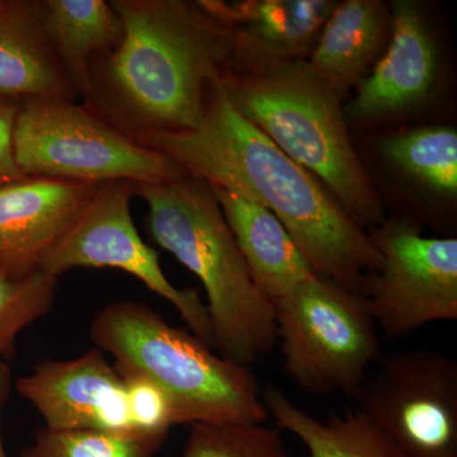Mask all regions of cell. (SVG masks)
<instances>
[{"label": "cell", "instance_id": "44dd1931", "mask_svg": "<svg viewBox=\"0 0 457 457\" xmlns=\"http://www.w3.org/2000/svg\"><path fill=\"white\" fill-rule=\"evenodd\" d=\"M164 441L137 433L45 427L22 457H154Z\"/></svg>", "mask_w": 457, "mask_h": 457}, {"label": "cell", "instance_id": "277c9868", "mask_svg": "<svg viewBox=\"0 0 457 457\" xmlns=\"http://www.w3.org/2000/svg\"><path fill=\"white\" fill-rule=\"evenodd\" d=\"M221 84L237 110L317 177L352 220L365 230L386 220L380 196L352 144L342 98L308 60L258 73L227 71Z\"/></svg>", "mask_w": 457, "mask_h": 457}, {"label": "cell", "instance_id": "9a60e30c", "mask_svg": "<svg viewBox=\"0 0 457 457\" xmlns=\"http://www.w3.org/2000/svg\"><path fill=\"white\" fill-rule=\"evenodd\" d=\"M0 96L21 101L79 97L47 37L45 0H0Z\"/></svg>", "mask_w": 457, "mask_h": 457}, {"label": "cell", "instance_id": "ffe728a7", "mask_svg": "<svg viewBox=\"0 0 457 457\" xmlns=\"http://www.w3.org/2000/svg\"><path fill=\"white\" fill-rule=\"evenodd\" d=\"M380 150L400 170L420 185L446 196L457 192V132L449 126H429L399 132Z\"/></svg>", "mask_w": 457, "mask_h": 457}, {"label": "cell", "instance_id": "8992f818", "mask_svg": "<svg viewBox=\"0 0 457 457\" xmlns=\"http://www.w3.org/2000/svg\"><path fill=\"white\" fill-rule=\"evenodd\" d=\"M273 308L286 374L303 392L353 398L383 354L362 296L314 275Z\"/></svg>", "mask_w": 457, "mask_h": 457}, {"label": "cell", "instance_id": "603a6c76", "mask_svg": "<svg viewBox=\"0 0 457 457\" xmlns=\"http://www.w3.org/2000/svg\"><path fill=\"white\" fill-rule=\"evenodd\" d=\"M57 278L37 270L23 279L0 278V357L17 336L53 308Z\"/></svg>", "mask_w": 457, "mask_h": 457}, {"label": "cell", "instance_id": "ac0fdd59", "mask_svg": "<svg viewBox=\"0 0 457 457\" xmlns=\"http://www.w3.org/2000/svg\"><path fill=\"white\" fill-rule=\"evenodd\" d=\"M45 27L79 97L88 86L90 64L125 37L122 18L106 0H45Z\"/></svg>", "mask_w": 457, "mask_h": 457}, {"label": "cell", "instance_id": "2e32d148", "mask_svg": "<svg viewBox=\"0 0 457 457\" xmlns=\"http://www.w3.org/2000/svg\"><path fill=\"white\" fill-rule=\"evenodd\" d=\"M212 189L255 285L272 303L317 275L270 210L230 189Z\"/></svg>", "mask_w": 457, "mask_h": 457}, {"label": "cell", "instance_id": "d4e9b609", "mask_svg": "<svg viewBox=\"0 0 457 457\" xmlns=\"http://www.w3.org/2000/svg\"><path fill=\"white\" fill-rule=\"evenodd\" d=\"M22 101L0 96V187L26 179L14 153V128Z\"/></svg>", "mask_w": 457, "mask_h": 457}, {"label": "cell", "instance_id": "5b68a950", "mask_svg": "<svg viewBox=\"0 0 457 457\" xmlns=\"http://www.w3.org/2000/svg\"><path fill=\"white\" fill-rule=\"evenodd\" d=\"M90 335L120 372L145 376L170 396L177 425H264L269 420L249 368L215 353L144 303H111L93 319Z\"/></svg>", "mask_w": 457, "mask_h": 457}, {"label": "cell", "instance_id": "e0dca14e", "mask_svg": "<svg viewBox=\"0 0 457 457\" xmlns=\"http://www.w3.org/2000/svg\"><path fill=\"white\" fill-rule=\"evenodd\" d=\"M390 31V9L380 0L337 3L308 57L309 65L343 98L359 86L389 42Z\"/></svg>", "mask_w": 457, "mask_h": 457}, {"label": "cell", "instance_id": "52a82bcc", "mask_svg": "<svg viewBox=\"0 0 457 457\" xmlns=\"http://www.w3.org/2000/svg\"><path fill=\"white\" fill-rule=\"evenodd\" d=\"M14 153L26 177L101 183H163L187 171L170 155L141 145L74 102L25 99Z\"/></svg>", "mask_w": 457, "mask_h": 457}, {"label": "cell", "instance_id": "7a4b0ae2", "mask_svg": "<svg viewBox=\"0 0 457 457\" xmlns=\"http://www.w3.org/2000/svg\"><path fill=\"white\" fill-rule=\"evenodd\" d=\"M125 37L89 66L87 110L144 143L195 130L207 87L228 71L233 31L204 0H111Z\"/></svg>", "mask_w": 457, "mask_h": 457}, {"label": "cell", "instance_id": "9c48e42d", "mask_svg": "<svg viewBox=\"0 0 457 457\" xmlns=\"http://www.w3.org/2000/svg\"><path fill=\"white\" fill-rule=\"evenodd\" d=\"M369 234L381 263L363 281L369 314L389 337L457 320V239L425 237L411 219L385 220Z\"/></svg>", "mask_w": 457, "mask_h": 457}, {"label": "cell", "instance_id": "3957f363", "mask_svg": "<svg viewBox=\"0 0 457 457\" xmlns=\"http://www.w3.org/2000/svg\"><path fill=\"white\" fill-rule=\"evenodd\" d=\"M134 187L149 207L147 228L156 245L204 286L213 348L245 368L270 354L278 345L275 308L255 285L209 183L186 173Z\"/></svg>", "mask_w": 457, "mask_h": 457}, {"label": "cell", "instance_id": "484cf974", "mask_svg": "<svg viewBox=\"0 0 457 457\" xmlns=\"http://www.w3.org/2000/svg\"><path fill=\"white\" fill-rule=\"evenodd\" d=\"M9 383H11V374H9L8 366L3 362V357H0V413L8 396ZM3 456H5V451L3 444L2 418H0V457Z\"/></svg>", "mask_w": 457, "mask_h": 457}, {"label": "cell", "instance_id": "8fae6325", "mask_svg": "<svg viewBox=\"0 0 457 457\" xmlns=\"http://www.w3.org/2000/svg\"><path fill=\"white\" fill-rule=\"evenodd\" d=\"M21 396L44 418L46 428L135 433L122 376L101 350L69 361H45L18 378Z\"/></svg>", "mask_w": 457, "mask_h": 457}, {"label": "cell", "instance_id": "4fadbf2b", "mask_svg": "<svg viewBox=\"0 0 457 457\" xmlns=\"http://www.w3.org/2000/svg\"><path fill=\"white\" fill-rule=\"evenodd\" d=\"M231 27L233 53L228 71L258 73L308 60L336 7L333 0H204Z\"/></svg>", "mask_w": 457, "mask_h": 457}, {"label": "cell", "instance_id": "30bf717a", "mask_svg": "<svg viewBox=\"0 0 457 457\" xmlns=\"http://www.w3.org/2000/svg\"><path fill=\"white\" fill-rule=\"evenodd\" d=\"M132 196L130 180L101 183L79 218L42 261L40 270L59 278L80 267L121 270L170 303L191 332L213 348L206 303L197 290H180L165 278L158 253L144 242L132 220Z\"/></svg>", "mask_w": 457, "mask_h": 457}, {"label": "cell", "instance_id": "7c38bea8", "mask_svg": "<svg viewBox=\"0 0 457 457\" xmlns=\"http://www.w3.org/2000/svg\"><path fill=\"white\" fill-rule=\"evenodd\" d=\"M99 185L26 177L0 187V278L23 279L79 218Z\"/></svg>", "mask_w": 457, "mask_h": 457}, {"label": "cell", "instance_id": "6da1fadb", "mask_svg": "<svg viewBox=\"0 0 457 457\" xmlns=\"http://www.w3.org/2000/svg\"><path fill=\"white\" fill-rule=\"evenodd\" d=\"M179 162L212 187L257 201L281 221L312 269L352 293L381 263L369 231L352 220L326 186L248 121L221 79L207 87L195 130L141 143Z\"/></svg>", "mask_w": 457, "mask_h": 457}, {"label": "cell", "instance_id": "7402d4cb", "mask_svg": "<svg viewBox=\"0 0 457 457\" xmlns=\"http://www.w3.org/2000/svg\"><path fill=\"white\" fill-rule=\"evenodd\" d=\"M182 457H291L281 431L264 425H191Z\"/></svg>", "mask_w": 457, "mask_h": 457}, {"label": "cell", "instance_id": "d6986e66", "mask_svg": "<svg viewBox=\"0 0 457 457\" xmlns=\"http://www.w3.org/2000/svg\"><path fill=\"white\" fill-rule=\"evenodd\" d=\"M262 398L276 428L291 433L303 442L308 453L303 457H402L356 408L321 420L297 407L273 385H264Z\"/></svg>", "mask_w": 457, "mask_h": 457}, {"label": "cell", "instance_id": "4316f807", "mask_svg": "<svg viewBox=\"0 0 457 457\" xmlns=\"http://www.w3.org/2000/svg\"><path fill=\"white\" fill-rule=\"evenodd\" d=\"M3 457H7V456H3Z\"/></svg>", "mask_w": 457, "mask_h": 457}, {"label": "cell", "instance_id": "cb8c5ba5", "mask_svg": "<svg viewBox=\"0 0 457 457\" xmlns=\"http://www.w3.org/2000/svg\"><path fill=\"white\" fill-rule=\"evenodd\" d=\"M120 375L125 384L132 431L165 440L170 427L177 426L170 396L145 376L135 372H120Z\"/></svg>", "mask_w": 457, "mask_h": 457}, {"label": "cell", "instance_id": "ba28073f", "mask_svg": "<svg viewBox=\"0 0 457 457\" xmlns=\"http://www.w3.org/2000/svg\"><path fill=\"white\" fill-rule=\"evenodd\" d=\"M353 399L400 456L457 457V362L447 354H381Z\"/></svg>", "mask_w": 457, "mask_h": 457}, {"label": "cell", "instance_id": "5bb4252c", "mask_svg": "<svg viewBox=\"0 0 457 457\" xmlns=\"http://www.w3.org/2000/svg\"><path fill=\"white\" fill-rule=\"evenodd\" d=\"M392 31L383 57L343 107L348 121H374L422 104L437 77V49L422 11L411 0L390 7Z\"/></svg>", "mask_w": 457, "mask_h": 457}]
</instances>
